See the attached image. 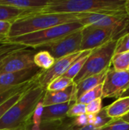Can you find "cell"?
I'll list each match as a JSON object with an SVG mask.
<instances>
[{"mask_svg": "<svg viewBox=\"0 0 129 130\" xmlns=\"http://www.w3.org/2000/svg\"><path fill=\"white\" fill-rule=\"evenodd\" d=\"M103 109V99L97 98L89 104H86V113L95 115Z\"/></svg>", "mask_w": 129, "mask_h": 130, "instance_id": "30", "label": "cell"}, {"mask_svg": "<svg viewBox=\"0 0 129 130\" xmlns=\"http://www.w3.org/2000/svg\"><path fill=\"white\" fill-rule=\"evenodd\" d=\"M122 120H123L124 121H125V122H128L129 123V113L127 114V115H125V117H123L122 118Z\"/></svg>", "mask_w": 129, "mask_h": 130, "instance_id": "37", "label": "cell"}, {"mask_svg": "<svg viewBox=\"0 0 129 130\" xmlns=\"http://www.w3.org/2000/svg\"><path fill=\"white\" fill-rule=\"evenodd\" d=\"M104 108L107 116L112 120L122 119L129 113V96L119 98Z\"/></svg>", "mask_w": 129, "mask_h": 130, "instance_id": "14", "label": "cell"}, {"mask_svg": "<svg viewBox=\"0 0 129 130\" xmlns=\"http://www.w3.org/2000/svg\"><path fill=\"white\" fill-rule=\"evenodd\" d=\"M5 39V37H0V43H2V41L4 40Z\"/></svg>", "mask_w": 129, "mask_h": 130, "instance_id": "39", "label": "cell"}, {"mask_svg": "<svg viewBox=\"0 0 129 130\" xmlns=\"http://www.w3.org/2000/svg\"><path fill=\"white\" fill-rule=\"evenodd\" d=\"M83 27L78 22L68 23L19 37H7L2 41V43L17 44L27 48L32 47L33 49H39L41 46L56 42L78 30H81Z\"/></svg>", "mask_w": 129, "mask_h": 130, "instance_id": "4", "label": "cell"}, {"mask_svg": "<svg viewBox=\"0 0 129 130\" xmlns=\"http://www.w3.org/2000/svg\"><path fill=\"white\" fill-rule=\"evenodd\" d=\"M41 70L35 66L20 72L0 74V93L33 79Z\"/></svg>", "mask_w": 129, "mask_h": 130, "instance_id": "11", "label": "cell"}, {"mask_svg": "<svg viewBox=\"0 0 129 130\" xmlns=\"http://www.w3.org/2000/svg\"><path fill=\"white\" fill-rule=\"evenodd\" d=\"M117 39L113 40L91 51L82 69L73 80L75 84L90 76L97 75L108 70L112 65V59L115 54Z\"/></svg>", "mask_w": 129, "mask_h": 130, "instance_id": "5", "label": "cell"}, {"mask_svg": "<svg viewBox=\"0 0 129 130\" xmlns=\"http://www.w3.org/2000/svg\"><path fill=\"white\" fill-rule=\"evenodd\" d=\"M125 12H126L127 18H128L129 20V0H126V1H125Z\"/></svg>", "mask_w": 129, "mask_h": 130, "instance_id": "36", "label": "cell"}, {"mask_svg": "<svg viewBox=\"0 0 129 130\" xmlns=\"http://www.w3.org/2000/svg\"><path fill=\"white\" fill-rule=\"evenodd\" d=\"M27 11L17 9L13 7L0 5V21L13 23L21 18Z\"/></svg>", "mask_w": 129, "mask_h": 130, "instance_id": "17", "label": "cell"}, {"mask_svg": "<svg viewBox=\"0 0 129 130\" xmlns=\"http://www.w3.org/2000/svg\"><path fill=\"white\" fill-rule=\"evenodd\" d=\"M81 13H49L22 17L11 23L8 37H19L58 25L78 22L81 18Z\"/></svg>", "mask_w": 129, "mask_h": 130, "instance_id": "3", "label": "cell"}, {"mask_svg": "<svg viewBox=\"0 0 129 130\" xmlns=\"http://www.w3.org/2000/svg\"><path fill=\"white\" fill-rule=\"evenodd\" d=\"M129 23L116 27L103 28L94 26L84 27L81 30V51L93 50L113 40H116L126 33Z\"/></svg>", "mask_w": 129, "mask_h": 130, "instance_id": "6", "label": "cell"}, {"mask_svg": "<svg viewBox=\"0 0 129 130\" xmlns=\"http://www.w3.org/2000/svg\"><path fill=\"white\" fill-rule=\"evenodd\" d=\"M102 94H103V84L84 93L83 95H81L79 98L77 99L76 103L86 105L97 98H102Z\"/></svg>", "mask_w": 129, "mask_h": 130, "instance_id": "24", "label": "cell"}, {"mask_svg": "<svg viewBox=\"0 0 129 130\" xmlns=\"http://www.w3.org/2000/svg\"><path fill=\"white\" fill-rule=\"evenodd\" d=\"M128 71H129V68H128Z\"/></svg>", "mask_w": 129, "mask_h": 130, "instance_id": "41", "label": "cell"}, {"mask_svg": "<svg viewBox=\"0 0 129 130\" xmlns=\"http://www.w3.org/2000/svg\"><path fill=\"white\" fill-rule=\"evenodd\" d=\"M72 123L75 126L82 127L89 125V118L87 113L82 114L75 118H72Z\"/></svg>", "mask_w": 129, "mask_h": 130, "instance_id": "34", "label": "cell"}, {"mask_svg": "<svg viewBox=\"0 0 129 130\" xmlns=\"http://www.w3.org/2000/svg\"><path fill=\"white\" fill-rule=\"evenodd\" d=\"M46 91L38 82L30 88L0 120V130H24L31 122L33 111Z\"/></svg>", "mask_w": 129, "mask_h": 130, "instance_id": "2", "label": "cell"}, {"mask_svg": "<svg viewBox=\"0 0 129 130\" xmlns=\"http://www.w3.org/2000/svg\"><path fill=\"white\" fill-rule=\"evenodd\" d=\"M36 53L33 50L24 49L10 56L0 66V74L20 72L35 67L33 56Z\"/></svg>", "mask_w": 129, "mask_h": 130, "instance_id": "10", "label": "cell"}, {"mask_svg": "<svg viewBox=\"0 0 129 130\" xmlns=\"http://www.w3.org/2000/svg\"><path fill=\"white\" fill-rule=\"evenodd\" d=\"M33 62L36 67L42 70H47L51 68L56 62V59L51 54L46 50H40L33 56Z\"/></svg>", "mask_w": 129, "mask_h": 130, "instance_id": "18", "label": "cell"}, {"mask_svg": "<svg viewBox=\"0 0 129 130\" xmlns=\"http://www.w3.org/2000/svg\"><path fill=\"white\" fill-rule=\"evenodd\" d=\"M129 88V71L109 68L103 83V98H119Z\"/></svg>", "mask_w": 129, "mask_h": 130, "instance_id": "7", "label": "cell"}, {"mask_svg": "<svg viewBox=\"0 0 129 130\" xmlns=\"http://www.w3.org/2000/svg\"><path fill=\"white\" fill-rule=\"evenodd\" d=\"M49 0H0V5L24 11L39 9L46 6Z\"/></svg>", "mask_w": 129, "mask_h": 130, "instance_id": "15", "label": "cell"}, {"mask_svg": "<svg viewBox=\"0 0 129 130\" xmlns=\"http://www.w3.org/2000/svg\"><path fill=\"white\" fill-rule=\"evenodd\" d=\"M108 70H106L101 73L97 75H94L86 78L85 79L81 81L78 84H76L77 87V99L79 98L81 95L84 93L87 92L88 91L96 88L97 86L102 85L104 82L106 72ZM77 101V100H76Z\"/></svg>", "mask_w": 129, "mask_h": 130, "instance_id": "16", "label": "cell"}, {"mask_svg": "<svg viewBox=\"0 0 129 130\" xmlns=\"http://www.w3.org/2000/svg\"><path fill=\"white\" fill-rule=\"evenodd\" d=\"M41 72H42V70L33 79H31V80H30V81H28L27 82H24V83H23L21 85H17L15 87H13V88H10L8 90H6V91H3L2 93H0V105L2 104H3L5 101L9 99L11 97H12L14 94H15L17 92H18L19 91H21V90H22V89H24L25 88H27V87L30 86L31 85L34 84L35 82H36L37 80H38V78H39V76H40V75L41 73Z\"/></svg>", "mask_w": 129, "mask_h": 130, "instance_id": "20", "label": "cell"}, {"mask_svg": "<svg viewBox=\"0 0 129 130\" xmlns=\"http://www.w3.org/2000/svg\"><path fill=\"white\" fill-rule=\"evenodd\" d=\"M98 130H129V123L122 119L112 120L105 126Z\"/></svg>", "mask_w": 129, "mask_h": 130, "instance_id": "27", "label": "cell"}, {"mask_svg": "<svg viewBox=\"0 0 129 130\" xmlns=\"http://www.w3.org/2000/svg\"><path fill=\"white\" fill-rule=\"evenodd\" d=\"M59 130H98L92 125H87L82 127L75 126L72 123V118H65L62 120Z\"/></svg>", "mask_w": 129, "mask_h": 130, "instance_id": "29", "label": "cell"}, {"mask_svg": "<svg viewBox=\"0 0 129 130\" xmlns=\"http://www.w3.org/2000/svg\"><path fill=\"white\" fill-rule=\"evenodd\" d=\"M77 100V87L74 82L67 88L59 91H47L42 99L43 107L65 104Z\"/></svg>", "mask_w": 129, "mask_h": 130, "instance_id": "12", "label": "cell"}, {"mask_svg": "<svg viewBox=\"0 0 129 130\" xmlns=\"http://www.w3.org/2000/svg\"><path fill=\"white\" fill-rule=\"evenodd\" d=\"M92 50H86L84 51L82 55L71 66V67L68 69V71L63 75V76L67 77L71 80H74L75 78L78 75V74L80 72V71L82 69L84 63L86 62V60L91 53Z\"/></svg>", "mask_w": 129, "mask_h": 130, "instance_id": "19", "label": "cell"}, {"mask_svg": "<svg viewBox=\"0 0 129 130\" xmlns=\"http://www.w3.org/2000/svg\"><path fill=\"white\" fill-rule=\"evenodd\" d=\"M127 96H129V88H128V89L122 94V96L121 97V98H122V97H127Z\"/></svg>", "mask_w": 129, "mask_h": 130, "instance_id": "38", "label": "cell"}, {"mask_svg": "<svg viewBox=\"0 0 129 130\" xmlns=\"http://www.w3.org/2000/svg\"><path fill=\"white\" fill-rule=\"evenodd\" d=\"M87 115L89 118V125L94 126L97 129H100L102 127L105 126L107 123H109L112 120V119L107 116L104 107H103V109L95 115H90V114H87Z\"/></svg>", "mask_w": 129, "mask_h": 130, "instance_id": "22", "label": "cell"}, {"mask_svg": "<svg viewBox=\"0 0 129 130\" xmlns=\"http://www.w3.org/2000/svg\"><path fill=\"white\" fill-rule=\"evenodd\" d=\"M81 30H78L56 42L41 46L39 49H43L41 50L49 52L56 60L80 52L82 38Z\"/></svg>", "mask_w": 129, "mask_h": 130, "instance_id": "8", "label": "cell"}, {"mask_svg": "<svg viewBox=\"0 0 129 130\" xmlns=\"http://www.w3.org/2000/svg\"><path fill=\"white\" fill-rule=\"evenodd\" d=\"M125 1L126 0H49L46 6L39 9L27 11L22 17L49 13H98L106 15H126L125 9Z\"/></svg>", "mask_w": 129, "mask_h": 130, "instance_id": "1", "label": "cell"}, {"mask_svg": "<svg viewBox=\"0 0 129 130\" xmlns=\"http://www.w3.org/2000/svg\"><path fill=\"white\" fill-rule=\"evenodd\" d=\"M76 101H71L65 104H54L47 107H43L42 114V121H55L62 120L67 118V113L71 106Z\"/></svg>", "mask_w": 129, "mask_h": 130, "instance_id": "13", "label": "cell"}, {"mask_svg": "<svg viewBox=\"0 0 129 130\" xmlns=\"http://www.w3.org/2000/svg\"><path fill=\"white\" fill-rule=\"evenodd\" d=\"M112 65L116 71H128L129 68V51L115 53L112 59Z\"/></svg>", "mask_w": 129, "mask_h": 130, "instance_id": "21", "label": "cell"}, {"mask_svg": "<svg viewBox=\"0 0 129 130\" xmlns=\"http://www.w3.org/2000/svg\"><path fill=\"white\" fill-rule=\"evenodd\" d=\"M2 130H11V129H2Z\"/></svg>", "mask_w": 129, "mask_h": 130, "instance_id": "40", "label": "cell"}, {"mask_svg": "<svg viewBox=\"0 0 129 130\" xmlns=\"http://www.w3.org/2000/svg\"><path fill=\"white\" fill-rule=\"evenodd\" d=\"M73 80L65 77V76H60L53 81H52L48 86L46 87V90L47 91H62L65 88H67L68 86H70L73 83Z\"/></svg>", "mask_w": 129, "mask_h": 130, "instance_id": "26", "label": "cell"}, {"mask_svg": "<svg viewBox=\"0 0 129 130\" xmlns=\"http://www.w3.org/2000/svg\"><path fill=\"white\" fill-rule=\"evenodd\" d=\"M62 120L42 121L40 123V130H59ZM24 130L27 129H24Z\"/></svg>", "mask_w": 129, "mask_h": 130, "instance_id": "33", "label": "cell"}, {"mask_svg": "<svg viewBox=\"0 0 129 130\" xmlns=\"http://www.w3.org/2000/svg\"><path fill=\"white\" fill-rule=\"evenodd\" d=\"M83 52L84 51H80L57 59L51 68L47 70H42L37 80L39 85L46 89L52 81L62 76L71 66L82 55Z\"/></svg>", "mask_w": 129, "mask_h": 130, "instance_id": "9", "label": "cell"}, {"mask_svg": "<svg viewBox=\"0 0 129 130\" xmlns=\"http://www.w3.org/2000/svg\"><path fill=\"white\" fill-rule=\"evenodd\" d=\"M11 27V23L7 21H0V37H4L7 38Z\"/></svg>", "mask_w": 129, "mask_h": 130, "instance_id": "35", "label": "cell"}, {"mask_svg": "<svg viewBox=\"0 0 129 130\" xmlns=\"http://www.w3.org/2000/svg\"><path fill=\"white\" fill-rule=\"evenodd\" d=\"M86 113V105L78 103H75L69 109L67 113V118H75L82 114Z\"/></svg>", "mask_w": 129, "mask_h": 130, "instance_id": "31", "label": "cell"}, {"mask_svg": "<svg viewBox=\"0 0 129 130\" xmlns=\"http://www.w3.org/2000/svg\"><path fill=\"white\" fill-rule=\"evenodd\" d=\"M24 49H27V47L17 44H2L0 46V66L10 56Z\"/></svg>", "mask_w": 129, "mask_h": 130, "instance_id": "25", "label": "cell"}, {"mask_svg": "<svg viewBox=\"0 0 129 130\" xmlns=\"http://www.w3.org/2000/svg\"><path fill=\"white\" fill-rule=\"evenodd\" d=\"M43 111V105L42 103V100L38 103L37 106L36 107L33 116H32V123L35 126H40V123L42 122L41 118H42V114Z\"/></svg>", "mask_w": 129, "mask_h": 130, "instance_id": "32", "label": "cell"}, {"mask_svg": "<svg viewBox=\"0 0 129 130\" xmlns=\"http://www.w3.org/2000/svg\"><path fill=\"white\" fill-rule=\"evenodd\" d=\"M129 51V31L117 39L115 53H121Z\"/></svg>", "mask_w": 129, "mask_h": 130, "instance_id": "28", "label": "cell"}, {"mask_svg": "<svg viewBox=\"0 0 129 130\" xmlns=\"http://www.w3.org/2000/svg\"><path fill=\"white\" fill-rule=\"evenodd\" d=\"M37 83V82H35L34 84H33V85H31L30 86H29V87H27V88H24V89H22V90H21V91H19L18 92H17L15 94H14L12 97H11L9 99H8L7 101H5L3 104H2L1 105H0V120L2 118V117L8 112V110L15 104V103H17L20 99H21V98L25 94V92L30 88H31L32 86H33L35 84H36Z\"/></svg>", "mask_w": 129, "mask_h": 130, "instance_id": "23", "label": "cell"}]
</instances>
